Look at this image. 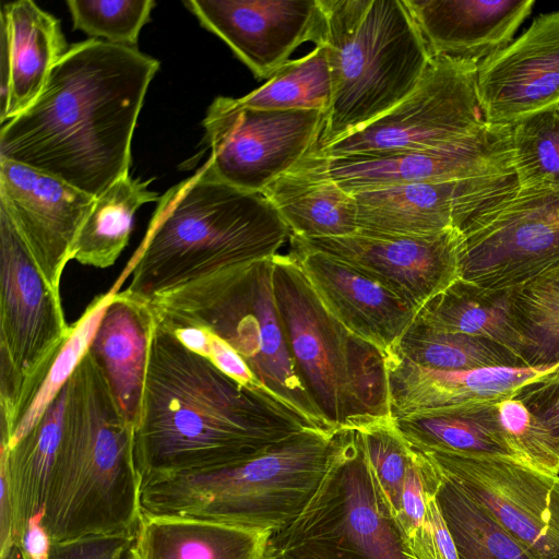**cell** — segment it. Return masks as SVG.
<instances>
[{"label":"cell","instance_id":"cell-1","mask_svg":"<svg viewBox=\"0 0 559 559\" xmlns=\"http://www.w3.org/2000/svg\"><path fill=\"white\" fill-rule=\"evenodd\" d=\"M158 68L135 47L94 38L72 45L37 99L2 123L0 158L98 197L129 175L134 128Z\"/></svg>","mask_w":559,"mask_h":559},{"label":"cell","instance_id":"cell-2","mask_svg":"<svg viewBox=\"0 0 559 559\" xmlns=\"http://www.w3.org/2000/svg\"><path fill=\"white\" fill-rule=\"evenodd\" d=\"M307 428L316 429L267 391L239 383L153 321L133 428L141 486L245 462Z\"/></svg>","mask_w":559,"mask_h":559},{"label":"cell","instance_id":"cell-3","mask_svg":"<svg viewBox=\"0 0 559 559\" xmlns=\"http://www.w3.org/2000/svg\"><path fill=\"white\" fill-rule=\"evenodd\" d=\"M289 230L271 202L221 180L206 160L158 200L126 269L127 294L154 296L233 266L278 253Z\"/></svg>","mask_w":559,"mask_h":559},{"label":"cell","instance_id":"cell-4","mask_svg":"<svg viewBox=\"0 0 559 559\" xmlns=\"http://www.w3.org/2000/svg\"><path fill=\"white\" fill-rule=\"evenodd\" d=\"M66 389L64 429L41 524L52 542L135 535L142 486L133 427L88 352Z\"/></svg>","mask_w":559,"mask_h":559},{"label":"cell","instance_id":"cell-5","mask_svg":"<svg viewBox=\"0 0 559 559\" xmlns=\"http://www.w3.org/2000/svg\"><path fill=\"white\" fill-rule=\"evenodd\" d=\"M272 258L164 292L146 301L147 307L154 323L164 330L192 329L230 347L273 397L316 429L334 435L293 358L275 301Z\"/></svg>","mask_w":559,"mask_h":559},{"label":"cell","instance_id":"cell-6","mask_svg":"<svg viewBox=\"0 0 559 559\" xmlns=\"http://www.w3.org/2000/svg\"><path fill=\"white\" fill-rule=\"evenodd\" d=\"M320 3L332 100L318 148L396 106L416 87L432 57L404 0Z\"/></svg>","mask_w":559,"mask_h":559},{"label":"cell","instance_id":"cell-7","mask_svg":"<svg viewBox=\"0 0 559 559\" xmlns=\"http://www.w3.org/2000/svg\"><path fill=\"white\" fill-rule=\"evenodd\" d=\"M332 436L307 428L238 464L152 479L141 488L142 511L272 534L290 523L316 492Z\"/></svg>","mask_w":559,"mask_h":559},{"label":"cell","instance_id":"cell-8","mask_svg":"<svg viewBox=\"0 0 559 559\" xmlns=\"http://www.w3.org/2000/svg\"><path fill=\"white\" fill-rule=\"evenodd\" d=\"M273 289L289 348L313 403L333 428L391 416L382 353L323 306L296 258L275 254Z\"/></svg>","mask_w":559,"mask_h":559},{"label":"cell","instance_id":"cell-9","mask_svg":"<svg viewBox=\"0 0 559 559\" xmlns=\"http://www.w3.org/2000/svg\"><path fill=\"white\" fill-rule=\"evenodd\" d=\"M264 559H416L357 429L334 432L319 487L290 523L271 534Z\"/></svg>","mask_w":559,"mask_h":559},{"label":"cell","instance_id":"cell-10","mask_svg":"<svg viewBox=\"0 0 559 559\" xmlns=\"http://www.w3.org/2000/svg\"><path fill=\"white\" fill-rule=\"evenodd\" d=\"M60 292L0 211V421L8 444L72 333Z\"/></svg>","mask_w":559,"mask_h":559},{"label":"cell","instance_id":"cell-11","mask_svg":"<svg viewBox=\"0 0 559 559\" xmlns=\"http://www.w3.org/2000/svg\"><path fill=\"white\" fill-rule=\"evenodd\" d=\"M478 64L432 56L413 92L358 131L316 148L324 157L382 155L442 146L481 130Z\"/></svg>","mask_w":559,"mask_h":559},{"label":"cell","instance_id":"cell-12","mask_svg":"<svg viewBox=\"0 0 559 559\" xmlns=\"http://www.w3.org/2000/svg\"><path fill=\"white\" fill-rule=\"evenodd\" d=\"M326 114L321 110H262L216 97L202 126L213 173L241 190L262 193L319 146Z\"/></svg>","mask_w":559,"mask_h":559},{"label":"cell","instance_id":"cell-13","mask_svg":"<svg viewBox=\"0 0 559 559\" xmlns=\"http://www.w3.org/2000/svg\"><path fill=\"white\" fill-rule=\"evenodd\" d=\"M460 278L510 292L559 271V190L520 189L461 235Z\"/></svg>","mask_w":559,"mask_h":559},{"label":"cell","instance_id":"cell-14","mask_svg":"<svg viewBox=\"0 0 559 559\" xmlns=\"http://www.w3.org/2000/svg\"><path fill=\"white\" fill-rule=\"evenodd\" d=\"M423 453L542 559H559V476L508 455Z\"/></svg>","mask_w":559,"mask_h":559},{"label":"cell","instance_id":"cell-15","mask_svg":"<svg viewBox=\"0 0 559 559\" xmlns=\"http://www.w3.org/2000/svg\"><path fill=\"white\" fill-rule=\"evenodd\" d=\"M318 166L349 193L514 173L512 126L487 123L462 140L427 150L382 155L324 157L310 153Z\"/></svg>","mask_w":559,"mask_h":559},{"label":"cell","instance_id":"cell-16","mask_svg":"<svg viewBox=\"0 0 559 559\" xmlns=\"http://www.w3.org/2000/svg\"><path fill=\"white\" fill-rule=\"evenodd\" d=\"M461 240L455 229L425 236L361 230L329 238L289 236L292 247L330 254L380 282L418 310L460 278Z\"/></svg>","mask_w":559,"mask_h":559},{"label":"cell","instance_id":"cell-17","mask_svg":"<svg viewBox=\"0 0 559 559\" xmlns=\"http://www.w3.org/2000/svg\"><path fill=\"white\" fill-rule=\"evenodd\" d=\"M95 198L27 165L0 158V211L57 292Z\"/></svg>","mask_w":559,"mask_h":559},{"label":"cell","instance_id":"cell-18","mask_svg":"<svg viewBox=\"0 0 559 559\" xmlns=\"http://www.w3.org/2000/svg\"><path fill=\"white\" fill-rule=\"evenodd\" d=\"M183 5L258 79H270L305 41L320 46V0H189Z\"/></svg>","mask_w":559,"mask_h":559},{"label":"cell","instance_id":"cell-19","mask_svg":"<svg viewBox=\"0 0 559 559\" xmlns=\"http://www.w3.org/2000/svg\"><path fill=\"white\" fill-rule=\"evenodd\" d=\"M487 123L512 126L559 105V11L538 15L508 46L478 63Z\"/></svg>","mask_w":559,"mask_h":559},{"label":"cell","instance_id":"cell-20","mask_svg":"<svg viewBox=\"0 0 559 559\" xmlns=\"http://www.w3.org/2000/svg\"><path fill=\"white\" fill-rule=\"evenodd\" d=\"M328 311L349 332L377 347L394 352L414 323L418 309L352 265L321 251L292 247L289 252Z\"/></svg>","mask_w":559,"mask_h":559},{"label":"cell","instance_id":"cell-21","mask_svg":"<svg viewBox=\"0 0 559 559\" xmlns=\"http://www.w3.org/2000/svg\"><path fill=\"white\" fill-rule=\"evenodd\" d=\"M392 418L421 411L498 403L559 367L433 369L391 353L384 356Z\"/></svg>","mask_w":559,"mask_h":559},{"label":"cell","instance_id":"cell-22","mask_svg":"<svg viewBox=\"0 0 559 559\" xmlns=\"http://www.w3.org/2000/svg\"><path fill=\"white\" fill-rule=\"evenodd\" d=\"M432 56L479 63L508 46L534 0H404Z\"/></svg>","mask_w":559,"mask_h":559},{"label":"cell","instance_id":"cell-23","mask_svg":"<svg viewBox=\"0 0 559 559\" xmlns=\"http://www.w3.org/2000/svg\"><path fill=\"white\" fill-rule=\"evenodd\" d=\"M60 22L31 0L1 9V124L27 109L68 50Z\"/></svg>","mask_w":559,"mask_h":559},{"label":"cell","instance_id":"cell-24","mask_svg":"<svg viewBox=\"0 0 559 559\" xmlns=\"http://www.w3.org/2000/svg\"><path fill=\"white\" fill-rule=\"evenodd\" d=\"M88 347L126 419L134 428L142 403L153 318L147 304L112 292Z\"/></svg>","mask_w":559,"mask_h":559},{"label":"cell","instance_id":"cell-25","mask_svg":"<svg viewBox=\"0 0 559 559\" xmlns=\"http://www.w3.org/2000/svg\"><path fill=\"white\" fill-rule=\"evenodd\" d=\"M271 533L199 518L142 511L134 559H264Z\"/></svg>","mask_w":559,"mask_h":559},{"label":"cell","instance_id":"cell-26","mask_svg":"<svg viewBox=\"0 0 559 559\" xmlns=\"http://www.w3.org/2000/svg\"><path fill=\"white\" fill-rule=\"evenodd\" d=\"M262 194L289 230L300 238H329L358 231L356 201L309 154Z\"/></svg>","mask_w":559,"mask_h":559},{"label":"cell","instance_id":"cell-27","mask_svg":"<svg viewBox=\"0 0 559 559\" xmlns=\"http://www.w3.org/2000/svg\"><path fill=\"white\" fill-rule=\"evenodd\" d=\"M66 412L64 383L23 438L11 448L1 444L0 477L8 485L16 548L27 522L44 511L62 440Z\"/></svg>","mask_w":559,"mask_h":559},{"label":"cell","instance_id":"cell-28","mask_svg":"<svg viewBox=\"0 0 559 559\" xmlns=\"http://www.w3.org/2000/svg\"><path fill=\"white\" fill-rule=\"evenodd\" d=\"M416 319L438 330L498 343L524 364L523 341L513 311L511 290L486 289L457 278L429 299L419 309Z\"/></svg>","mask_w":559,"mask_h":559},{"label":"cell","instance_id":"cell-29","mask_svg":"<svg viewBox=\"0 0 559 559\" xmlns=\"http://www.w3.org/2000/svg\"><path fill=\"white\" fill-rule=\"evenodd\" d=\"M393 421L405 442L417 451L514 457L499 420L497 403L421 411Z\"/></svg>","mask_w":559,"mask_h":559},{"label":"cell","instance_id":"cell-30","mask_svg":"<svg viewBox=\"0 0 559 559\" xmlns=\"http://www.w3.org/2000/svg\"><path fill=\"white\" fill-rule=\"evenodd\" d=\"M435 467L437 501L459 559H542L489 509Z\"/></svg>","mask_w":559,"mask_h":559},{"label":"cell","instance_id":"cell-31","mask_svg":"<svg viewBox=\"0 0 559 559\" xmlns=\"http://www.w3.org/2000/svg\"><path fill=\"white\" fill-rule=\"evenodd\" d=\"M152 180L126 175L96 197L75 240L72 260L99 269L111 266L128 245L135 211L160 199L148 190Z\"/></svg>","mask_w":559,"mask_h":559},{"label":"cell","instance_id":"cell-32","mask_svg":"<svg viewBox=\"0 0 559 559\" xmlns=\"http://www.w3.org/2000/svg\"><path fill=\"white\" fill-rule=\"evenodd\" d=\"M392 353L413 364L442 370L524 367L516 355L498 343L438 330L417 319Z\"/></svg>","mask_w":559,"mask_h":559},{"label":"cell","instance_id":"cell-33","mask_svg":"<svg viewBox=\"0 0 559 559\" xmlns=\"http://www.w3.org/2000/svg\"><path fill=\"white\" fill-rule=\"evenodd\" d=\"M332 81L324 46L284 63L265 84L235 98L237 105L262 110H321L328 112Z\"/></svg>","mask_w":559,"mask_h":559},{"label":"cell","instance_id":"cell-34","mask_svg":"<svg viewBox=\"0 0 559 559\" xmlns=\"http://www.w3.org/2000/svg\"><path fill=\"white\" fill-rule=\"evenodd\" d=\"M525 366L559 362V271L511 290Z\"/></svg>","mask_w":559,"mask_h":559},{"label":"cell","instance_id":"cell-35","mask_svg":"<svg viewBox=\"0 0 559 559\" xmlns=\"http://www.w3.org/2000/svg\"><path fill=\"white\" fill-rule=\"evenodd\" d=\"M520 189L559 190V105L512 124Z\"/></svg>","mask_w":559,"mask_h":559},{"label":"cell","instance_id":"cell-36","mask_svg":"<svg viewBox=\"0 0 559 559\" xmlns=\"http://www.w3.org/2000/svg\"><path fill=\"white\" fill-rule=\"evenodd\" d=\"M354 429L360 433L371 471L397 519L414 451L397 431L391 416L374 418Z\"/></svg>","mask_w":559,"mask_h":559},{"label":"cell","instance_id":"cell-37","mask_svg":"<svg viewBox=\"0 0 559 559\" xmlns=\"http://www.w3.org/2000/svg\"><path fill=\"white\" fill-rule=\"evenodd\" d=\"M73 28L94 39L134 47L156 5L153 0H68Z\"/></svg>","mask_w":559,"mask_h":559},{"label":"cell","instance_id":"cell-38","mask_svg":"<svg viewBox=\"0 0 559 559\" xmlns=\"http://www.w3.org/2000/svg\"><path fill=\"white\" fill-rule=\"evenodd\" d=\"M112 293L97 296L72 326V333L55 360L40 391L16 427L7 448L13 447L35 425L88 350L94 333Z\"/></svg>","mask_w":559,"mask_h":559},{"label":"cell","instance_id":"cell-39","mask_svg":"<svg viewBox=\"0 0 559 559\" xmlns=\"http://www.w3.org/2000/svg\"><path fill=\"white\" fill-rule=\"evenodd\" d=\"M497 408L514 457L559 476V437L514 396L498 402Z\"/></svg>","mask_w":559,"mask_h":559},{"label":"cell","instance_id":"cell-40","mask_svg":"<svg viewBox=\"0 0 559 559\" xmlns=\"http://www.w3.org/2000/svg\"><path fill=\"white\" fill-rule=\"evenodd\" d=\"M134 538L135 535H92L52 542L48 559H134Z\"/></svg>","mask_w":559,"mask_h":559},{"label":"cell","instance_id":"cell-41","mask_svg":"<svg viewBox=\"0 0 559 559\" xmlns=\"http://www.w3.org/2000/svg\"><path fill=\"white\" fill-rule=\"evenodd\" d=\"M514 397L559 437V380L545 377L523 386Z\"/></svg>","mask_w":559,"mask_h":559},{"label":"cell","instance_id":"cell-42","mask_svg":"<svg viewBox=\"0 0 559 559\" xmlns=\"http://www.w3.org/2000/svg\"><path fill=\"white\" fill-rule=\"evenodd\" d=\"M43 513L32 518L23 532L19 551L22 558L48 559L51 546V538L41 524Z\"/></svg>","mask_w":559,"mask_h":559},{"label":"cell","instance_id":"cell-43","mask_svg":"<svg viewBox=\"0 0 559 559\" xmlns=\"http://www.w3.org/2000/svg\"><path fill=\"white\" fill-rule=\"evenodd\" d=\"M544 377L552 380H559V367Z\"/></svg>","mask_w":559,"mask_h":559}]
</instances>
